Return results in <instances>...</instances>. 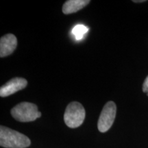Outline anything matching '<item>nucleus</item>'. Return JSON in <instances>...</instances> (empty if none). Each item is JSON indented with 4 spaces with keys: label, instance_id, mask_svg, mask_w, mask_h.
<instances>
[{
    "label": "nucleus",
    "instance_id": "1",
    "mask_svg": "<svg viewBox=\"0 0 148 148\" xmlns=\"http://www.w3.org/2000/svg\"><path fill=\"white\" fill-rule=\"evenodd\" d=\"M30 144V139L25 135L3 125L0 127V145L1 147L25 148Z\"/></svg>",
    "mask_w": 148,
    "mask_h": 148
},
{
    "label": "nucleus",
    "instance_id": "2",
    "mask_svg": "<svg viewBox=\"0 0 148 148\" xmlns=\"http://www.w3.org/2000/svg\"><path fill=\"white\" fill-rule=\"evenodd\" d=\"M12 117L20 122H30L41 116V112L38 110L36 104L32 103H19L10 111Z\"/></svg>",
    "mask_w": 148,
    "mask_h": 148
},
{
    "label": "nucleus",
    "instance_id": "3",
    "mask_svg": "<svg viewBox=\"0 0 148 148\" xmlns=\"http://www.w3.org/2000/svg\"><path fill=\"white\" fill-rule=\"evenodd\" d=\"M85 116L86 112L82 105L77 101H72L66 106L64 120L70 128H76L82 124Z\"/></svg>",
    "mask_w": 148,
    "mask_h": 148
},
{
    "label": "nucleus",
    "instance_id": "4",
    "mask_svg": "<svg viewBox=\"0 0 148 148\" xmlns=\"http://www.w3.org/2000/svg\"><path fill=\"white\" fill-rule=\"evenodd\" d=\"M116 112V106L114 101H108L104 105L97 122L99 132H106L110 128L115 119Z\"/></svg>",
    "mask_w": 148,
    "mask_h": 148
},
{
    "label": "nucleus",
    "instance_id": "5",
    "mask_svg": "<svg viewBox=\"0 0 148 148\" xmlns=\"http://www.w3.org/2000/svg\"><path fill=\"white\" fill-rule=\"evenodd\" d=\"M27 82L23 77H14L5 83L0 88V96L5 97L25 88L27 86Z\"/></svg>",
    "mask_w": 148,
    "mask_h": 148
},
{
    "label": "nucleus",
    "instance_id": "6",
    "mask_svg": "<svg viewBox=\"0 0 148 148\" xmlns=\"http://www.w3.org/2000/svg\"><path fill=\"white\" fill-rule=\"evenodd\" d=\"M17 45V39L12 34H7L0 39V56H8L14 51Z\"/></svg>",
    "mask_w": 148,
    "mask_h": 148
},
{
    "label": "nucleus",
    "instance_id": "7",
    "mask_svg": "<svg viewBox=\"0 0 148 148\" xmlns=\"http://www.w3.org/2000/svg\"><path fill=\"white\" fill-rule=\"evenodd\" d=\"M89 3V0H68L62 5V12L65 14L75 13Z\"/></svg>",
    "mask_w": 148,
    "mask_h": 148
},
{
    "label": "nucleus",
    "instance_id": "8",
    "mask_svg": "<svg viewBox=\"0 0 148 148\" xmlns=\"http://www.w3.org/2000/svg\"><path fill=\"white\" fill-rule=\"evenodd\" d=\"M88 28L84 25H77L73 29V34L77 40L82 39L84 35L87 32Z\"/></svg>",
    "mask_w": 148,
    "mask_h": 148
},
{
    "label": "nucleus",
    "instance_id": "9",
    "mask_svg": "<svg viewBox=\"0 0 148 148\" xmlns=\"http://www.w3.org/2000/svg\"><path fill=\"white\" fill-rule=\"evenodd\" d=\"M143 91L147 94L148 96V75L146 77L145 81H144L143 84Z\"/></svg>",
    "mask_w": 148,
    "mask_h": 148
},
{
    "label": "nucleus",
    "instance_id": "10",
    "mask_svg": "<svg viewBox=\"0 0 148 148\" xmlns=\"http://www.w3.org/2000/svg\"><path fill=\"white\" fill-rule=\"evenodd\" d=\"M145 0H139V1H133V2L134 3H141V2H145Z\"/></svg>",
    "mask_w": 148,
    "mask_h": 148
}]
</instances>
